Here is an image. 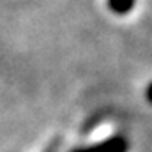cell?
I'll list each match as a JSON object with an SVG mask.
<instances>
[{"mask_svg": "<svg viewBox=\"0 0 152 152\" xmlns=\"http://www.w3.org/2000/svg\"><path fill=\"white\" fill-rule=\"evenodd\" d=\"M129 145L126 142V138L122 136H113V138H108L101 143H96V145H90V147H81V149H75L71 152H127Z\"/></svg>", "mask_w": 152, "mask_h": 152, "instance_id": "6da1fadb", "label": "cell"}, {"mask_svg": "<svg viewBox=\"0 0 152 152\" xmlns=\"http://www.w3.org/2000/svg\"><path fill=\"white\" fill-rule=\"evenodd\" d=\"M108 7L117 14H126L134 7V0H108Z\"/></svg>", "mask_w": 152, "mask_h": 152, "instance_id": "7a4b0ae2", "label": "cell"}, {"mask_svg": "<svg viewBox=\"0 0 152 152\" xmlns=\"http://www.w3.org/2000/svg\"><path fill=\"white\" fill-rule=\"evenodd\" d=\"M60 142H62V138H60V136H57V138H55V140H53V142H51V143L48 145V149H46L44 152H58Z\"/></svg>", "mask_w": 152, "mask_h": 152, "instance_id": "3957f363", "label": "cell"}, {"mask_svg": "<svg viewBox=\"0 0 152 152\" xmlns=\"http://www.w3.org/2000/svg\"><path fill=\"white\" fill-rule=\"evenodd\" d=\"M147 99H149V103L152 104V83L149 85V88H147Z\"/></svg>", "mask_w": 152, "mask_h": 152, "instance_id": "277c9868", "label": "cell"}]
</instances>
